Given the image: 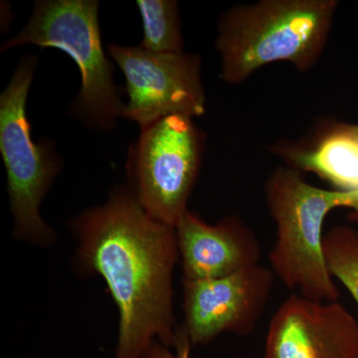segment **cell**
Returning a JSON list of instances; mask_svg holds the SVG:
<instances>
[{
	"mask_svg": "<svg viewBox=\"0 0 358 358\" xmlns=\"http://www.w3.org/2000/svg\"><path fill=\"white\" fill-rule=\"evenodd\" d=\"M38 65L37 56H23L0 95V154L14 220V236L34 245H50L54 231L40 216V205L60 173L62 162L53 143L31 136L26 103Z\"/></svg>",
	"mask_w": 358,
	"mask_h": 358,
	"instance_id": "5b68a950",
	"label": "cell"
},
{
	"mask_svg": "<svg viewBox=\"0 0 358 358\" xmlns=\"http://www.w3.org/2000/svg\"><path fill=\"white\" fill-rule=\"evenodd\" d=\"M274 275L258 264L225 277L183 279V329L192 345H207L224 333H253L270 300Z\"/></svg>",
	"mask_w": 358,
	"mask_h": 358,
	"instance_id": "ba28073f",
	"label": "cell"
},
{
	"mask_svg": "<svg viewBox=\"0 0 358 358\" xmlns=\"http://www.w3.org/2000/svg\"><path fill=\"white\" fill-rule=\"evenodd\" d=\"M71 228L78 265L105 280L119 308L115 358H145L155 341L173 348L180 329L173 313L176 228L150 217L127 186L82 212Z\"/></svg>",
	"mask_w": 358,
	"mask_h": 358,
	"instance_id": "6da1fadb",
	"label": "cell"
},
{
	"mask_svg": "<svg viewBox=\"0 0 358 358\" xmlns=\"http://www.w3.org/2000/svg\"><path fill=\"white\" fill-rule=\"evenodd\" d=\"M338 6L336 0H261L231 7L218 21L221 79L239 84L277 62L310 70L324 53Z\"/></svg>",
	"mask_w": 358,
	"mask_h": 358,
	"instance_id": "7a4b0ae2",
	"label": "cell"
},
{
	"mask_svg": "<svg viewBox=\"0 0 358 358\" xmlns=\"http://www.w3.org/2000/svg\"><path fill=\"white\" fill-rule=\"evenodd\" d=\"M277 239L270 253L274 274L285 286L317 301H336L338 287L327 270L324 224L334 209H352L358 220V192L324 189L307 182L300 171L280 167L265 185Z\"/></svg>",
	"mask_w": 358,
	"mask_h": 358,
	"instance_id": "3957f363",
	"label": "cell"
},
{
	"mask_svg": "<svg viewBox=\"0 0 358 358\" xmlns=\"http://www.w3.org/2000/svg\"><path fill=\"white\" fill-rule=\"evenodd\" d=\"M30 44L65 52L76 63L82 85L73 110L92 128L109 131L124 103L113 81L114 66L103 50L96 0H39L27 24L1 45V52Z\"/></svg>",
	"mask_w": 358,
	"mask_h": 358,
	"instance_id": "277c9868",
	"label": "cell"
},
{
	"mask_svg": "<svg viewBox=\"0 0 358 358\" xmlns=\"http://www.w3.org/2000/svg\"><path fill=\"white\" fill-rule=\"evenodd\" d=\"M265 358H358V322L338 301L292 294L271 320Z\"/></svg>",
	"mask_w": 358,
	"mask_h": 358,
	"instance_id": "9c48e42d",
	"label": "cell"
},
{
	"mask_svg": "<svg viewBox=\"0 0 358 358\" xmlns=\"http://www.w3.org/2000/svg\"><path fill=\"white\" fill-rule=\"evenodd\" d=\"M176 231L186 280L225 277L260 264V242L253 230L235 216L210 225L187 211Z\"/></svg>",
	"mask_w": 358,
	"mask_h": 358,
	"instance_id": "30bf717a",
	"label": "cell"
},
{
	"mask_svg": "<svg viewBox=\"0 0 358 358\" xmlns=\"http://www.w3.org/2000/svg\"><path fill=\"white\" fill-rule=\"evenodd\" d=\"M273 148L291 169L315 174L338 192H358V124H331L308 143Z\"/></svg>",
	"mask_w": 358,
	"mask_h": 358,
	"instance_id": "8fae6325",
	"label": "cell"
},
{
	"mask_svg": "<svg viewBox=\"0 0 358 358\" xmlns=\"http://www.w3.org/2000/svg\"><path fill=\"white\" fill-rule=\"evenodd\" d=\"M108 54L124 73L128 103L122 117L141 129L169 115L202 117L206 96L201 59L185 51L157 53L138 46L110 44Z\"/></svg>",
	"mask_w": 358,
	"mask_h": 358,
	"instance_id": "52a82bcc",
	"label": "cell"
},
{
	"mask_svg": "<svg viewBox=\"0 0 358 358\" xmlns=\"http://www.w3.org/2000/svg\"><path fill=\"white\" fill-rule=\"evenodd\" d=\"M327 270L348 289L358 305V231L346 225L331 228L324 237Z\"/></svg>",
	"mask_w": 358,
	"mask_h": 358,
	"instance_id": "4fadbf2b",
	"label": "cell"
},
{
	"mask_svg": "<svg viewBox=\"0 0 358 358\" xmlns=\"http://www.w3.org/2000/svg\"><path fill=\"white\" fill-rule=\"evenodd\" d=\"M204 134L185 115H169L141 129L129 148V188L150 217L176 228L187 203L204 150Z\"/></svg>",
	"mask_w": 358,
	"mask_h": 358,
	"instance_id": "8992f818",
	"label": "cell"
},
{
	"mask_svg": "<svg viewBox=\"0 0 358 358\" xmlns=\"http://www.w3.org/2000/svg\"><path fill=\"white\" fill-rule=\"evenodd\" d=\"M143 25L140 46L157 53L179 52L183 49L180 14L174 0H138Z\"/></svg>",
	"mask_w": 358,
	"mask_h": 358,
	"instance_id": "7c38bea8",
	"label": "cell"
},
{
	"mask_svg": "<svg viewBox=\"0 0 358 358\" xmlns=\"http://www.w3.org/2000/svg\"><path fill=\"white\" fill-rule=\"evenodd\" d=\"M192 346L187 334L183 327H181L179 329L178 341H176L173 350L155 341L145 358H190Z\"/></svg>",
	"mask_w": 358,
	"mask_h": 358,
	"instance_id": "5bb4252c",
	"label": "cell"
}]
</instances>
